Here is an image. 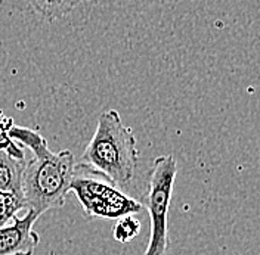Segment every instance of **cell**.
Returning <instances> with one entry per match:
<instances>
[{
	"mask_svg": "<svg viewBox=\"0 0 260 255\" xmlns=\"http://www.w3.org/2000/svg\"><path fill=\"white\" fill-rule=\"evenodd\" d=\"M8 136L32 154L22 174V198L27 209L40 217L49 209L64 207L76 168L74 155L70 151L52 152L46 139L31 128L15 126Z\"/></svg>",
	"mask_w": 260,
	"mask_h": 255,
	"instance_id": "cell-1",
	"label": "cell"
},
{
	"mask_svg": "<svg viewBox=\"0 0 260 255\" xmlns=\"http://www.w3.org/2000/svg\"><path fill=\"white\" fill-rule=\"evenodd\" d=\"M138 157L133 130L123 124L118 111L102 112L98 118L95 134L81 155V162L105 175L118 189H123L135 178Z\"/></svg>",
	"mask_w": 260,
	"mask_h": 255,
	"instance_id": "cell-2",
	"label": "cell"
},
{
	"mask_svg": "<svg viewBox=\"0 0 260 255\" xmlns=\"http://www.w3.org/2000/svg\"><path fill=\"white\" fill-rule=\"evenodd\" d=\"M87 220L121 218L142 211V205L120 191L107 177L87 164H76L70 183Z\"/></svg>",
	"mask_w": 260,
	"mask_h": 255,
	"instance_id": "cell-3",
	"label": "cell"
},
{
	"mask_svg": "<svg viewBox=\"0 0 260 255\" xmlns=\"http://www.w3.org/2000/svg\"><path fill=\"white\" fill-rule=\"evenodd\" d=\"M178 174V162L173 155L157 157L152 162L145 207L149 212V240L142 255H166L169 249L167 217L172 202L173 186Z\"/></svg>",
	"mask_w": 260,
	"mask_h": 255,
	"instance_id": "cell-4",
	"label": "cell"
},
{
	"mask_svg": "<svg viewBox=\"0 0 260 255\" xmlns=\"http://www.w3.org/2000/svg\"><path fill=\"white\" fill-rule=\"evenodd\" d=\"M39 215L27 209L24 217H15L11 223L0 226V255H34L40 242L32 226Z\"/></svg>",
	"mask_w": 260,
	"mask_h": 255,
	"instance_id": "cell-5",
	"label": "cell"
},
{
	"mask_svg": "<svg viewBox=\"0 0 260 255\" xmlns=\"http://www.w3.org/2000/svg\"><path fill=\"white\" fill-rule=\"evenodd\" d=\"M27 160H19L0 149V192L22 196V174Z\"/></svg>",
	"mask_w": 260,
	"mask_h": 255,
	"instance_id": "cell-6",
	"label": "cell"
},
{
	"mask_svg": "<svg viewBox=\"0 0 260 255\" xmlns=\"http://www.w3.org/2000/svg\"><path fill=\"white\" fill-rule=\"evenodd\" d=\"M83 0H27L32 11L48 21L62 19L70 15Z\"/></svg>",
	"mask_w": 260,
	"mask_h": 255,
	"instance_id": "cell-7",
	"label": "cell"
},
{
	"mask_svg": "<svg viewBox=\"0 0 260 255\" xmlns=\"http://www.w3.org/2000/svg\"><path fill=\"white\" fill-rule=\"evenodd\" d=\"M21 209H27L22 196L11 192H0V226L11 223Z\"/></svg>",
	"mask_w": 260,
	"mask_h": 255,
	"instance_id": "cell-8",
	"label": "cell"
},
{
	"mask_svg": "<svg viewBox=\"0 0 260 255\" xmlns=\"http://www.w3.org/2000/svg\"><path fill=\"white\" fill-rule=\"evenodd\" d=\"M141 232V222L133 215L121 217L114 227V239L121 243H127L135 239Z\"/></svg>",
	"mask_w": 260,
	"mask_h": 255,
	"instance_id": "cell-9",
	"label": "cell"
}]
</instances>
